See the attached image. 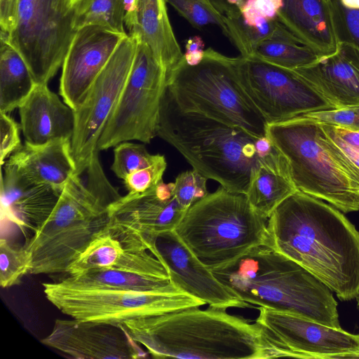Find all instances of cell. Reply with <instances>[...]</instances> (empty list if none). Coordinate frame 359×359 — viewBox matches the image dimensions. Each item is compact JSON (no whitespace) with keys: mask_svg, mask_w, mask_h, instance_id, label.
I'll return each mask as SVG.
<instances>
[{"mask_svg":"<svg viewBox=\"0 0 359 359\" xmlns=\"http://www.w3.org/2000/svg\"><path fill=\"white\" fill-rule=\"evenodd\" d=\"M270 245L336 293L359 294V231L335 207L297 190L267 219Z\"/></svg>","mask_w":359,"mask_h":359,"instance_id":"obj_1","label":"cell"},{"mask_svg":"<svg viewBox=\"0 0 359 359\" xmlns=\"http://www.w3.org/2000/svg\"><path fill=\"white\" fill-rule=\"evenodd\" d=\"M188 308L126 321L120 327L156 358L290 357L266 330L226 309Z\"/></svg>","mask_w":359,"mask_h":359,"instance_id":"obj_2","label":"cell"},{"mask_svg":"<svg viewBox=\"0 0 359 359\" xmlns=\"http://www.w3.org/2000/svg\"><path fill=\"white\" fill-rule=\"evenodd\" d=\"M157 135L208 180L244 194L255 170L276 151L267 136L256 137L240 128L182 110L168 88L161 101Z\"/></svg>","mask_w":359,"mask_h":359,"instance_id":"obj_3","label":"cell"},{"mask_svg":"<svg viewBox=\"0 0 359 359\" xmlns=\"http://www.w3.org/2000/svg\"><path fill=\"white\" fill-rule=\"evenodd\" d=\"M210 270L246 303L341 328L337 303L330 288L271 247H255L237 259Z\"/></svg>","mask_w":359,"mask_h":359,"instance_id":"obj_4","label":"cell"},{"mask_svg":"<svg viewBox=\"0 0 359 359\" xmlns=\"http://www.w3.org/2000/svg\"><path fill=\"white\" fill-rule=\"evenodd\" d=\"M120 196L96 154L69 179L48 217L25 244L32 257L29 274L66 273L108 223V206Z\"/></svg>","mask_w":359,"mask_h":359,"instance_id":"obj_5","label":"cell"},{"mask_svg":"<svg viewBox=\"0 0 359 359\" xmlns=\"http://www.w3.org/2000/svg\"><path fill=\"white\" fill-rule=\"evenodd\" d=\"M174 231L209 269L230 263L255 247L270 245L267 219L245 194L221 186L190 207Z\"/></svg>","mask_w":359,"mask_h":359,"instance_id":"obj_6","label":"cell"},{"mask_svg":"<svg viewBox=\"0 0 359 359\" xmlns=\"http://www.w3.org/2000/svg\"><path fill=\"white\" fill-rule=\"evenodd\" d=\"M167 88L183 111L240 128L256 137H266L267 123L239 82L236 57L209 48L199 62L189 65L183 55Z\"/></svg>","mask_w":359,"mask_h":359,"instance_id":"obj_7","label":"cell"},{"mask_svg":"<svg viewBox=\"0 0 359 359\" xmlns=\"http://www.w3.org/2000/svg\"><path fill=\"white\" fill-rule=\"evenodd\" d=\"M319 123L301 116L266 126L293 184L343 212L359 210V183L323 143Z\"/></svg>","mask_w":359,"mask_h":359,"instance_id":"obj_8","label":"cell"},{"mask_svg":"<svg viewBox=\"0 0 359 359\" xmlns=\"http://www.w3.org/2000/svg\"><path fill=\"white\" fill-rule=\"evenodd\" d=\"M42 286L46 299L70 318L117 327L126 321L205 304L182 292L77 287L60 280Z\"/></svg>","mask_w":359,"mask_h":359,"instance_id":"obj_9","label":"cell"},{"mask_svg":"<svg viewBox=\"0 0 359 359\" xmlns=\"http://www.w3.org/2000/svg\"><path fill=\"white\" fill-rule=\"evenodd\" d=\"M72 0H18L16 23L0 37L15 48L36 84H47L62 66L76 31Z\"/></svg>","mask_w":359,"mask_h":359,"instance_id":"obj_10","label":"cell"},{"mask_svg":"<svg viewBox=\"0 0 359 359\" xmlns=\"http://www.w3.org/2000/svg\"><path fill=\"white\" fill-rule=\"evenodd\" d=\"M168 79L151 49L137 41L127 82L99 139L98 151L133 140L150 143L157 136L161 101Z\"/></svg>","mask_w":359,"mask_h":359,"instance_id":"obj_11","label":"cell"},{"mask_svg":"<svg viewBox=\"0 0 359 359\" xmlns=\"http://www.w3.org/2000/svg\"><path fill=\"white\" fill-rule=\"evenodd\" d=\"M240 83L267 124L335 109L294 70L255 56L236 57Z\"/></svg>","mask_w":359,"mask_h":359,"instance_id":"obj_12","label":"cell"},{"mask_svg":"<svg viewBox=\"0 0 359 359\" xmlns=\"http://www.w3.org/2000/svg\"><path fill=\"white\" fill-rule=\"evenodd\" d=\"M137 47L128 34L74 110L75 127L71 139L76 172H83L98 151L99 139L116 108L127 82Z\"/></svg>","mask_w":359,"mask_h":359,"instance_id":"obj_13","label":"cell"},{"mask_svg":"<svg viewBox=\"0 0 359 359\" xmlns=\"http://www.w3.org/2000/svg\"><path fill=\"white\" fill-rule=\"evenodd\" d=\"M255 323L299 358H359V334L290 313L258 306Z\"/></svg>","mask_w":359,"mask_h":359,"instance_id":"obj_14","label":"cell"},{"mask_svg":"<svg viewBox=\"0 0 359 359\" xmlns=\"http://www.w3.org/2000/svg\"><path fill=\"white\" fill-rule=\"evenodd\" d=\"M149 250L165 268L170 282L180 291L216 308H249L204 265L175 231L145 239Z\"/></svg>","mask_w":359,"mask_h":359,"instance_id":"obj_15","label":"cell"},{"mask_svg":"<svg viewBox=\"0 0 359 359\" xmlns=\"http://www.w3.org/2000/svg\"><path fill=\"white\" fill-rule=\"evenodd\" d=\"M76 170L71 140L41 146L25 144L4 163L1 205H9L25 191L39 185L63 189Z\"/></svg>","mask_w":359,"mask_h":359,"instance_id":"obj_16","label":"cell"},{"mask_svg":"<svg viewBox=\"0 0 359 359\" xmlns=\"http://www.w3.org/2000/svg\"><path fill=\"white\" fill-rule=\"evenodd\" d=\"M116 269L169 278L163 264L141 236L108 223L67 270L68 276Z\"/></svg>","mask_w":359,"mask_h":359,"instance_id":"obj_17","label":"cell"},{"mask_svg":"<svg viewBox=\"0 0 359 359\" xmlns=\"http://www.w3.org/2000/svg\"><path fill=\"white\" fill-rule=\"evenodd\" d=\"M128 34L88 25L78 29L62 64L60 94L75 109Z\"/></svg>","mask_w":359,"mask_h":359,"instance_id":"obj_18","label":"cell"},{"mask_svg":"<svg viewBox=\"0 0 359 359\" xmlns=\"http://www.w3.org/2000/svg\"><path fill=\"white\" fill-rule=\"evenodd\" d=\"M44 345L79 359L139 358L146 353L118 327L74 318L56 319Z\"/></svg>","mask_w":359,"mask_h":359,"instance_id":"obj_19","label":"cell"},{"mask_svg":"<svg viewBox=\"0 0 359 359\" xmlns=\"http://www.w3.org/2000/svg\"><path fill=\"white\" fill-rule=\"evenodd\" d=\"M186 212L175 196L174 182L163 181L147 192L121 196L108 206L110 224L144 240L174 231Z\"/></svg>","mask_w":359,"mask_h":359,"instance_id":"obj_20","label":"cell"},{"mask_svg":"<svg viewBox=\"0 0 359 359\" xmlns=\"http://www.w3.org/2000/svg\"><path fill=\"white\" fill-rule=\"evenodd\" d=\"M335 108L359 106V48L338 43L335 52L293 69Z\"/></svg>","mask_w":359,"mask_h":359,"instance_id":"obj_21","label":"cell"},{"mask_svg":"<svg viewBox=\"0 0 359 359\" xmlns=\"http://www.w3.org/2000/svg\"><path fill=\"white\" fill-rule=\"evenodd\" d=\"M18 109L25 144L41 146L71 140L75 127L74 110L47 84H36Z\"/></svg>","mask_w":359,"mask_h":359,"instance_id":"obj_22","label":"cell"},{"mask_svg":"<svg viewBox=\"0 0 359 359\" xmlns=\"http://www.w3.org/2000/svg\"><path fill=\"white\" fill-rule=\"evenodd\" d=\"M166 3V0H131L124 24L128 35L146 44L170 76L184 53L172 30Z\"/></svg>","mask_w":359,"mask_h":359,"instance_id":"obj_23","label":"cell"},{"mask_svg":"<svg viewBox=\"0 0 359 359\" xmlns=\"http://www.w3.org/2000/svg\"><path fill=\"white\" fill-rule=\"evenodd\" d=\"M278 18L303 45L320 57L336 51L337 42L324 0H283Z\"/></svg>","mask_w":359,"mask_h":359,"instance_id":"obj_24","label":"cell"},{"mask_svg":"<svg viewBox=\"0 0 359 359\" xmlns=\"http://www.w3.org/2000/svg\"><path fill=\"white\" fill-rule=\"evenodd\" d=\"M297 190L285 159L276 149L254 172L245 196L253 209L268 219L274 210Z\"/></svg>","mask_w":359,"mask_h":359,"instance_id":"obj_25","label":"cell"},{"mask_svg":"<svg viewBox=\"0 0 359 359\" xmlns=\"http://www.w3.org/2000/svg\"><path fill=\"white\" fill-rule=\"evenodd\" d=\"M36 84L19 52L0 37V112L8 114L18 108Z\"/></svg>","mask_w":359,"mask_h":359,"instance_id":"obj_26","label":"cell"},{"mask_svg":"<svg viewBox=\"0 0 359 359\" xmlns=\"http://www.w3.org/2000/svg\"><path fill=\"white\" fill-rule=\"evenodd\" d=\"M60 281L65 285L77 287L142 292H181L172 285L169 278L116 269L90 271L68 276Z\"/></svg>","mask_w":359,"mask_h":359,"instance_id":"obj_27","label":"cell"},{"mask_svg":"<svg viewBox=\"0 0 359 359\" xmlns=\"http://www.w3.org/2000/svg\"><path fill=\"white\" fill-rule=\"evenodd\" d=\"M62 189L52 185H39L25 191L2 208L20 228H29L34 233L53 211Z\"/></svg>","mask_w":359,"mask_h":359,"instance_id":"obj_28","label":"cell"},{"mask_svg":"<svg viewBox=\"0 0 359 359\" xmlns=\"http://www.w3.org/2000/svg\"><path fill=\"white\" fill-rule=\"evenodd\" d=\"M131 0H79L74 4V28L97 25L123 34L124 18Z\"/></svg>","mask_w":359,"mask_h":359,"instance_id":"obj_29","label":"cell"},{"mask_svg":"<svg viewBox=\"0 0 359 359\" xmlns=\"http://www.w3.org/2000/svg\"><path fill=\"white\" fill-rule=\"evenodd\" d=\"M251 56L292 70L311 65L320 57L307 46L279 40L262 42Z\"/></svg>","mask_w":359,"mask_h":359,"instance_id":"obj_30","label":"cell"},{"mask_svg":"<svg viewBox=\"0 0 359 359\" xmlns=\"http://www.w3.org/2000/svg\"><path fill=\"white\" fill-rule=\"evenodd\" d=\"M32 257L25 248H15L6 239L0 241V285L13 287L20 283L22 277L29 274Z\"/></svg>","mask_w":359,"mask_h":359,"instance_id":"obj_31","label":"cell"},{"mask_svg":"<svg viewBox=\"0 0 359 359\" xmlns=\"http://www.w3.org/2000/svg\"><path fill=\"white\" fill-rule=\"evenodd\" d=\"M161 156L151 154L142 144L124 142L114 147L111 169L123 180L130 174L152 165Z\"/></svg>","mask_w":359,"mask_h":359,"instance_id":"obj_32","label":"cell"},{"mask_svg":"<svg viewBox=\"0 0 359 359\" xmlns=\"http://www.w3.org/2000/svg\"><path fill=\"white\" fill-rule=\"evenodd\" d=\"M338 43H348L359 48V9L344 5L341 0H324Z\"/></svg>","mask_w":359,"mask_h":359,"instance_id":"obj_33","label":"cell"},{"mask_svg":"<svg viewBox=\"0 0 359 359\" xmlns=\"http://www.w3.org/2000/svg\"><path fill=\"white\" fill-rule=\"evenodd\" d=\"M183 18L196 28L219 26L226 32V17L219 13L209 0H166Z\"/></svg>","mask_w":359,"mask_h":359,"instance_id":"obj_34","label":"cell"},{"mask_svg":"<svg viewBox=\"0 0 359 359\" xmlns=\"http://www.w3.org/2000/svg\"><path fill=\"white\" fill-rule=\"evenodd\" d=\"M320 125V137L323 143L341 166L359 183V149L344 142L334 132L331 125Z\"/></svg>","mask_w":359,"mask_h":359,"instance_id":"obj_35","label":"cell"},{"mask_svg":"<svg viewBox=\"0 0 359 359\" xmlns=\"http://www.w3.org/2000/svg\"><path fill=\"white\" fill-rule=\"evenodd\" d=\"M208 179L197 172L190 170L180 173L174 182L175 196L182 208L188 209L209 193Z\"/></svg>","mask_w":359,"mask_h":359,"instance_id":"obj_36","label":"cell"},{"mask_svg":"<svg viewBox=\"0 0 359 359\" xmlns=\"http://www.w3.org/2000/svg\"><path fill=\"white\" fill-rule=\"evenodd\" d=\"M166 167V160L165 156L162 155L152 165L128 175L123 180L128 193L140 194L154 189L163 182V176Z\"/></svg>","mask_w":359,"mask_h":359,"instance_id":"obj_37","label":"cell"},{"mask_svg":"<svg viewBox=\"0 0 359 359\" xmlns=\"http://www.w3.org/2000/svg\"><path fill=\"white\" fill-rule=\"evenodd\" d=\"M299 116L320 123L359 130V106L311 111Z\"/></svg>","mask_w":359,"mask_h":359,"instance_id":"obj_38","label":"cell"},{"mask_svg":"<svg viewBox=\"0 0 359 359\" xmlns=\"http://www.w3.org/2000/svg\"><path fill=\"white\" fill-rule=\"evenodd\" d=\"M282 4L283 0H246L236 18L243 22H250L261 18H277Z\"/></svg>","mask_w":359,"mask_h":359,"instance_id":"obj_39","label":"cell"},{"mask_svg":"<svg viewBox=\"0 0 359 359\" xmlns=\"http://www.w3.org/2000/svg\"><path fill=\"white\" fill-rule=\"evenodd\" d=\"M19 125L7 114L0 112V161L3 165L6 158L22 145Z\"/></svg>","mask_w":359,"mask_h":359,"instance_id":"obj_40","label":"cell"},{"mask_svg":"<svg viewBox=\"0 0 359 359\" xmlns=\"http://www.w3.org/2000/svg\"><path fill=\"white\" fill-rule=\"evenodd\" d=\"M18 0H0L1 34L8 36L16 23Z\"/></svg>","mask_w":359,"mask_h":359,"instance_id":"obj_41","label":"cell"},{"mask_svg":"<svg viewBox=\"0 0 359 359\" xmlns=\"http://www.w3.org/2000/svg\"><path fill=\"white\" fill-rule=\"evenodd\" d=\"M216 10L226 18L239 15L246 0H209Z\"/></svg>","mask_w":359,"mask_h":359,"instance_id":"obj_42","label":"cell"},{"mask_svg":"<svg viewBox=\"0 0 359 359\" xmlns=\"http://www.w3.org/2000/svg\"><path fill=\"white\" fill-rule=\"evenodd\" d=\"M332 126V125H331ZM334 132L346 143L359 149V130H351L332 126Z\"/></svg>","mask_w":359,"mask_h":359,"instance_id":"obj_43","label":"cell"},{"mask_svg":"<svg viewBox=\"0 0 359 359\" xmlns=\"http://www.w3.org/2000/svg\"><path fill=\"white\" fill-rule=\"evenodd\" d=\"M185 47V53H196L205 50L203 49L204 43L199 36H194L189 39L187 41Z\"/></svg>","mask_w":359,"mask_h":359,"instance_id":"obj_44","label":"cell"},{"mask_svg":"<svg viewBox=\"0 0 359 359\" xmlns=\"http://www.w3.org/2000/svg\"><path fill=\"white\" fill-rule=\"evenodd\" d=\"M356 299H357V308H358V309L359 311V294L356 297Z\"/></svg>","mask_w":359,"mask_h":359,"instance_id":"obj_45","label":"cell"},{"mask_svg":"<svg viewBox=\"0 0 359 359\" xmlns=\"http://www.w3.org/2000/svg\"><path fill=\"white\" fill-rule=\"evenodd\" d=\"M73 4H74L76 1H79V0H72Z\"/></svg>","mask_w":359,"mask_h":359,"instance_id":"obj_46","label":"cell"}]
</instances>
